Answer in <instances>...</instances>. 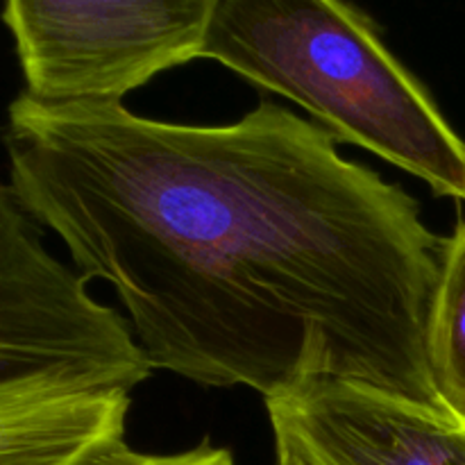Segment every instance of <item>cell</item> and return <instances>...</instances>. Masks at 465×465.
Masks as SVG:
<instances>
[{"instance_id":"6da1fadb","label":"cell","mask_w":465,"mask_h":465,"mask_svg":"<svg viewBox=\"0 0 465 465\" xmlns=\"http://www.w3.org/2000/svg\"><path fill=\"white\" fill-rule=\"evenodd\" d=\"M339 143L271 100L186 125L21 94L7 186L116 291L154 368L263 402L341 380L448 409L425 331L450 236Z\"/></svg>"},{"instance_id":"3957f363","label":"cell","mask_w":465,"mask_h":465,"mask_svg":"<svg viewBox=\"0 0 465 465\" xmlns=\"http://www.w3.org/2000/svg\"><path fill=\"white\" fill-rule=\"evenodd\" d=\"M45 248L41 225L0 189V420L130 409L154 363L132 322Z\"/></svg>"},{"instance_id":"8992f818","label":"cell","mask_w":465,"mask_h":465,"mask_svg":"<svg viewBox=\"0 0 465 465\" xmlns=\"http://www.w3.org/2000/svg\"><path fill=\"white\" fill-rule=\"evenodd\" d=\"M425 352L439 398L465 418V213L448 239L427 321Z\"/></svg>"},{"instance_id":"52a82bcc","label":"cell","mask_w":465,"mask_h":465,"mask_svg":"<svg viewBox=\"0 0 465 465\" xmlns=\"http://www.w3.org/2000/svg\"><path fill=\"white\" fill-rule=\"evenodd\" d=\"M94 465H236L230 450L213 448L209 440H203L195 448L177 454H145L136 452L130 445H123L116 452L107 454Z\"/></svg>"},{"instance_id":"7a4b0ae2","label":"cell","mask_w":465,"mask_h":465,"mask_svg":"<svg viewBox=\"0 0 465 465\" xmlns=\"http://www.w3.org/2000/svg\"><path fill=\"white\" fill-rule=\"evenodd\" d=\"M200 59L312 114L341 143L465 203V141L350 0H221Z\"/></svg>"},{"instance_id":"277c9868","label":"cell","mask_w":465,"mask_h":465,"mask_svg":"<svg viewBox=\"0 0 465 465\" xmlns=\"http://www.w3.org/2000/svg\"><path fill=\"white\" fill-rule=\"evenodd\" d=\"M221 0H5L23 94L39 103H123L200 59Z\"/></svg>"},{"instance_id":"5b68a950","label":"cell","mask_w":465,"mask_h":465,"mask_svg":"<svg viewBox=\"0 0 465 465\" xmlns=\"http://www.w3.org/2000/svg\"><path fill=\"white\" fill-rule=\"evenodd\" d=\"M266 411L277 465H465V418L371 384L312 381Z\"/></svg>"}]
</instances>
